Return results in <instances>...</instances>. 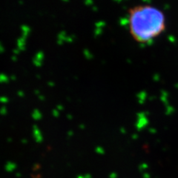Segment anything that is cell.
I'll use <instances>...</instances> for the list:
<instances>
[{
    "label": "cell",
    "mask_w": 178,
    "mask_h": 178,
    "mask_svg": "<svg viewBox=\"0 0 178 178\" xmlns=\"http://www.w3.org/2000/svg\"><path fill=\"white\" fill-rule=\"evenodd\" d=\"M118 177V174L117 172H111L109 174V178H117Z\"/></svg>",
    "instance_id": "17"
},
{
    "label": "cell",
    "mask_w": 178,
    "mask_h": 178,
    "mask_svg": "<svg viewBox=\"0 0 178 178\" xmlns=\"http://www.w3.org/2000/svg\"><path fill=\"white\" fill-rule=\"evenodd\" d=\"M62 2H68V0H61Z\"/></svg>",
    "instance_id": "28"
},
{
    "label": "cell",
    "mask_w": 178,
    "mask_h": 178,
    "mask_svg": "<svg viewBox=\"0 0 178 178\" xmlns=\"http://www.w3.org/2000/svg\"><path fill=\"white\" fill-rule=\"evenodd\" d=\"M7 108L5 106H2V108H0V114H2V115H5V114H7Z\"/></svg>",
    "instance_id": "15"
},
{
    "label": "cell",
    "mask_w": 178,
    "mask_h": 178,
    "mask_svg": "<svg viewBox=\"0 0 178 178\" xmlns=\"http://www.w3.org/2000/svg\"><path fill=\"white\" fill-rule=\"evenodd\" d=\"M120 132L122 133V134H125V133H126V129H125V128H123V127H122V128H120Z\"/></svg>",
    "instance_id": "24"
},
{
    "label": "cell",
    "mask_w": 178,
    "mask_h": 178,
    "mask_svg": "<svg viewBox=\"0 0 178 178\" xmlns=\"http://www.w3.org/2000/svg\"><path fill=\"white\" fill-rule=\"evenodd\" d=\"M4 51H5V48L2 45V43H0V53H2Z\"/></svg>",
    "instance_id": "22"
},
{
    "label": "cell",
    "mask_w": 178,
    "mask_h": 178,
    "mask_svg": "<svg viewBox=\"0 0 178 178\" xmlns=\"http://www.w3.org/2000/svg\"><path fill=\"white\" fill-rule=\"evenodd\" d=\"M26 41H27V38L22 37V36H21V37L17 40V47H16V48L13 50L14 54L18 56V55L20 53V52L25 50V47H26Z\"/></svg>",
    "instance_id": "4"
},
{
    "label": "cell",
    "mask_w": 178,
    "mask_h": 178,
    "mask_svg": "<svg viewBox=\"0 0 178 178\" xmlns=\"http://www.w3.org/2000/svg\"><path fill=\"white\" fill-rule=\"evenodd\" d=\"M8 102V98L5 96L0 97V102L1 103H7Z\"/></svg>",
    "instance_id": "14"
},
{
    "label": "cell",
    "mask_w": 178,
    "mask_h": 178,
    "mask_svg": "<svg viewBox=\"0 0 178 178\" xmlns=\"http://www.w3.org/2000/svg\"><path fill=\"white\" fill-rule=\"evenodd\" d=\"M31 27L30 26H28L27 25H22L21 26V32H22V36L25 38H27L28 36L31 34Z\"/></svg>",
    "instance_id": "7"
},
{
    "label": "cell",
    "mask_w": 178,
    "mask_h": 178,
    "mask_svg": "<svg viewBox=\"0 0 178 178\" xmlns=\"http://www.w3.org/2000/svg\"><path fill=\"white\" fill-rule=\"evenodd\" d=\"M76 178H92V175L90 174H85L79 175Z\"/></svg>",
    "instance_id": "16"
},
{
    "label": "cell",
    "mask_w": 178,
    "mask_h": 178,
    "mask_svg": "<svg viewBox=\"0 0 178 178\" xmlns=\"http://www.w3.org/2000/svg\"><path fill=\"white\" fill-rule=\"evenodd\" d=\"M95 152L97 154H99V155H103V154H105V151L103 148L101 147V146H97V147L95 148Z\"/></svg>",
    "instance_id": "11"
},
{
    "label": "cell",
    "mask_w": 178,
    "mask_h": 178,
    "mask_svg": "<svg viewBox=\"0 0 178 178\" xmlns=\"http://www.w3.org/2000/svg\"><path fill=\"white\" fill-rule=\"evenodd\" d=\"M17 95H18L19 97H22L25 96V93L22 91H19V92H17Z\"/></svg>",
    "instance_id": "20"
},
{
    "label": "cell",
    "mask_w": 178,
    "mask_h": 178,
    "mask_svg": "<svg viewBox=\"0 0 178 178\" xmlns=\"http://www.w3.org/2000/svg\"><path fill=\"white\" fill-rule=\"evenodd\" d=\"M48 85H50V86H53V85H54V82H48Z\"/></svg>",
    "instance_id": "26"
},
{
    "label": "cell",
    "mask_w": 178,
    "mask_h": 178,
    "mask_svg": "<svg viewBox=\"0 0 178 178\" xmlns=\"http://www.w3.org/2000/svg\"><path fill=\"white\" fill-rule=\"evenodd\" d=\"M45 59V54L44 52L40 50V51L37 52L35 53V55L34 56L32 59V63L34 64V66L37 68H40L43 66V62Z\"/></svg>",
    "instance_id": "5"
},
{
    "label": "cell",
    "mask_w": 178,
    "mask_h": 178,
    "mask_svg": "<svg viewBox=\"0 0 178 178\" xmlns=\"http://www.w3.org/2000/svg\"><path fill=\"white\" fill-rule=\"evenodd\" d=\"M33 134H34V139H35V140L37 143H40L41 142H43V134H42L41 131H40V130L39 129V128L37 125H34V128H33Z\"/></svg>",
    "instance_id": "6"
},
{
    "label": "cell",
    "mask_w": 178,
    "mask_h": 178,
    "mask_svg": "<svg viewBox=\"0 0 178 178\" xmlns=\"http://www.w3.org/2000/svg\"><path fill=\"white\" fill-rule=\"evenodd\" d=\"M138 134H132V137H131V138L133 139V140H137V138H138Z\"/></svg>",
    "instance_id": "25"
},
{
    "label": "cell",
    "mask_w": 178,
    "mask_h": 178,
    "mask_svg": "<svg viewBox=\"0 0 178 178\" xmlns=\"http://www.w3.org/2000/svg\"><path fill=\"white\" fill-rule=\"evenodd\" d=\"M58 109H60V110H63V107L62 106V105H58L57 106Z\"/></svg>",
    "instance_id": "27"
},
{
    "label": "cell",
    "mask_w": 178,
    "mask_h": 178,
    "mask_svg": "<svg viewBox=\"0 0 178 178\" xmlns=\"http://www.w3.org/2000/svg\"><path fill=\"white\" fill-rule=\"evenodd\" d=\"M148 169V164L147 163H143L139 166V170L142 172H145Z\"/></svg>",
    "instance_id": "13"
},
{
    "label": "cell",
    "mask_w": 178,
    "mask_h": 178,
    "mask_svg": "<svg viewBox=\"0 0 178 178\" xmlns=\"http://www.w3.org/2000/svg\"><path fill=\"white\" fill-rule=\"evenodd\" d=\"M74 40L73 37L68 35L66 31H61L56 37V43L59 45H63L65 43H71Z\"/></svg>",
    "instance_id": "3"
},
{
    "label": "cell",
    "mask_w": 178,
    "mask_h": 178,
    "mask_svg": "<svg viewBox=\"0 0 178 178\" xmlns=\"http://www.w3.org/2000/svg\"><path fill=\"white\" fill-rule=\"evenodd\" d=\"M174 111H175V110H174V107L167 106V107H166V113H165V114H166L167 116L172 115V114H173L174 113Z\"/></svg>",
    "instance_id": "12"
},
{
    "label": "cell",
    "mask_w": 178,
    "mask_h": 178,
    "mask_svg": "<svg viewBox=\"0 0 178 178\" xmlns=\"http://www.w3.org/2000/svg\"><path fill=\"white\" fill-rule=\"evenodd\" d=\"M10 77L4 73L0 74V83L4 84V83H8L10 81Z\"/></svg>",
    "instance_id": "10"
},
{
    "label": "cell",
    "mask_w": 178,
    "mask_h": 178,
    "mask_svg": "<svg viewBox=\"0 0 178 178\" xmlns=\"http://www.w3.org/2000/svg\"><path fill=\"white\" fill-rule=\"evenodd\" d=\"M156 131H157V130H156L154 128H148V132L151 133V134H155Z\"/></svg>",
    "instance_id": "19"
},
{
    "label": "cell",
    "mask_w": 178,
    "mask_h": 178,
    "mask_svg": "<svg viewBox=\"0 0 178 178\" xmlns=\"http://www.w3.org/2000/svg\"><path fill=\"white\" fill-rule=\"evenodd\" d=\"M32 117L35 120H40L43 117V114L38 109H35L32 113Z\"/></svg>",
    "instance_id": "9"
},
{
    "label": "cell",
    "mask_w": 178,
    "mask_h": 178,
    "mask_svg": "<svg viewBox=\"0 0 178 178\" xmlns=\"http://www.w3.org/2000/svg\"><path fill=\"white\" fill-rule=\"evenodd\" d=\"M128 21L131 35L140 43L152 42L166 29L165 15L151 5H139L131 8Z\"/></svg>",
    "instance_id": "1"
},
{
    "label": "cell",
    "mask_w": 178,
    "mask_h": 178,
    "mask_svg": "<svg viewBox=\"0 0 178 178\" xmlns=\"http://www.w3.org/2000/svg\"><path fill=\"white\" fill-rule=\"evenodd\" d=\"M17 59H18V56L17 55H15V54H13V56H11V60L14 62L17 61Z\"/></svg>",
    "instance_id": "21"
},
{
    "label": "cell",
    "mask_w": 178,
    "mask_h": 178,
    "mask_svg": "<svg viewBox=\"0 0 178 178\" xmlns=\"http://www.w3.org/2000/svg\"><path fill=\"white\" fill-rule=\"evenodd\" d=\"M148 116V113L145 112V111H140L137 113L135 121V128L137 131H142L149 125V120Z\"/></svg>",
    "instance_id": "2"
},
{
    "label": "cell",
    "mask_w": 178,
    "mask_h": 178,
    "mask_svg": "<svg viewBox=\"0 0 178 178\" xmlns=\"http://www.w3.org/2000/svg\"><path fill=\"white\" fill-rule=\"evenodd\" d=\"M143 178H151V174L148 172H143Z\"/></svg>",
    "instance_id": "18"
},
{
    "label": "cell",
    "mask_w": 178,
    "mask_h": 178,
    "mask_svg": "<svg viewBox=\"0 0 178 178\" xmlns=\"http://www.w3.org/2000/svg\"><path fill=\"white\" fill-rule=\"evenodd\" d=\"M53 115L54 116V117H59V111H56V110H53Z\"/></svg>",
    "instance_id": "23"
},
{
    "label": "cell",
    "mask_w": 178,
    "mask_h": 178,
    "mask_svg": "<svg viewBox=\"0 0 178 178\" xmlns=\"http://www.w3.org/2000/svg\"><path fill=\"white\" fill-rule=\"evenodd\" d=\"M5 169L8 172H12L17 169V164L13 162H8L7 164L5 165Z\"/></svg>",
    "instance_id": "8"
}]
</instances>
